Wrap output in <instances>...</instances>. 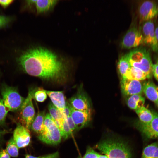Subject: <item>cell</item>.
<instances>
[{
	"mask_svg": "<svg viewBox=\"0 0 158 158\" xmlns=\"http://www.w3.org/2000/svg\"><path fill=\"white\" fill-rule=\"evenodd\" d=\"M6 150L10 156L17 157L19 154L18 148L13 137H12L7 143Z\"/></svg>",
	"mask_w": 158,
	"mask_h": 158,
	"instance_id": "cell-25",
	"label": "cell"
},
{
	"mask_svg": "<svg viewBox=\"0 0 158 158\" xmlns=\"http://www.w3.org/2000/svg\"><path fill=\"white\" fill-rule=\"evenodd\" d=\"M128 54L130 66L142 71L148 78H150L153 64L149 52L145 48H139L132 50Z\"/></svg>",
	"mask_w": 158,
	"mask_h": 158,
	"instance_id": "cell-3",
	"label": "cell"
},
{
	"mask_svg": "<svg viewBox=\"0 0 158 158\" xmlns=\"http://www.w3.org/2000/svg\"><path fill=\"white\" fill-rule=\"evenodd\" d=\"M69 105L74 109L81 111H91L90 104L86 95L79 91L69 100Z\"/></svg>",
	"mask_w": 158,
	"mask_h": 158,
	"instance_id": "cell-12",
	"label": "cell"
},
{
	"mask_svg": "<svg viewBox=\"0 0 158 158\" xmlns=\"http://www.w3.org/2000/svg\"><path fill=\"white\" fill-rule=\"evenodd\" d=\"M138 14L140 24L152 20L158 14V5L154 2L145 1L139 5Z\"/></svg>",
	"mask_w": 158,
	"mask_h": 158,
	"instance_id": "cell-9",
	"label": "cell"
},
{
	"mask_svg": "<svg viewBox=\"0 0 158 158\" xmlns=\"http://www.w3.org/2000/svg\"><path fill=\"white\" fill-rule=\"evenodd\" d=\"M155 36L158 44V25H157L155 28Z\"/></svg>",
	"mask_w": 158,
	"mask_h": 158,
	"instance_id": "cell-35",
	"label": "cell"
},
{
	"mask_svg": "<svg viewBox=\"0 0 158 158\" xmlns=\"http://www.w3.org/2000/svg\"><path fill=\"white\" fill-rule=\"evenodd\" d=\"M17 61L25 72L43 80L61 82L67 75L68 68L65 61L44 47H37L26 50Z\"/></svg>",
	"mask_w": 158,
	"mask_h": 158,
	"instance_id": "cell-1",
	"label": "cell"
},
{
	"mask_svg": "<svg viewBox=\"0 0 158 158\" xmlns=\"http://www.w3.org/2000/svg\"><path fill=\"white\" fill-rule=\"evenodd\" d=\"M35 99L37 101L39 102L44 101L47 97V95L45 90L40 88L34 94Z\"/></svg>",
	"mask_w": 158,
	"mask_h": 158,
	"instance_id": "cell-27",
	"label": "cell"
},
{
	"mask_svg": "<svg viewBox=\"0 0 158 158\" xmlns=\"http://www.w3.org/2000/svg\"><path fill=\"white\" fill-rule=\"evenodd\" d=\"M30 92L19 111V123L29 129L34 119L35 110L32 102V95Z\"/></svg>",
	"mask_w": 158,
	"mask_h": 158,
	"instance_id": "cell-7",
	"label": "cell"
},
{
	"mask_svg": "<svg viewBox=\"0 0 158 158\" xmlns=\"http://www.w3.org/2000/svg\"><path fill=\"white\" fill-rule=\"evenodd\" d=\"M140 30L143 37V43L149 46L154 51H158V44L155 35V26L152 20L142 23Z\"/></svg>",
	"mask_w": 158,
	"mask_h": 158,
	"instance_id": "cell-8",
	"label": "cell"
},
{
	"mask_svg": "<svg viewBox=\"0 0 158 158\" xmlns=\"http://www.w3.org/2000/svg\"><path fill=\"white\" fill-rule=\"evenodd\" d=\"M120 85L121 92L126 96L141 95L143 92L142 85L140 81L121 78Z\"/></svg>",
	"mask_w": 158,
	"mask_h": 158,
	"instance_id": "cell-10",
	"label": "cell"
},
{
	"mask_svg": "<svg viewBox=\"0 0 158 158\" xmlns=\"http://www.w3.org/2000/svg\"><path fill=\"white\" fill-rule=\"evenodd\" d=\"M140 122L143 124L150 123L154 117V114L144 106L135 110Z\"/></svg>",
	"mask_w": 158,
	"mask_h": 158,
	"instance_id": "cell-22",
	"label": "cell"
},
{
	"mask_svg": "<svg viewBox=\"0 0 158 158\" xmlns=\"http://www.w3.org/2000/svg\"><path fill=\"white\" fill-rule=\"evenodd\" d=\"M8 111L4 105L2 99L0 97V125L4 124Z\"/></svg>",
	"mask_w": 158,
	"mask_h": 158,
	"instance_id": "cell-26",
	"label": "cell"
},
{
	"mask_svg": "<svg viewBox=\"0 0 158 158\" xmlns=\"http://www.w3.org/2000/svg\"><path fill=\"white\" fill-rule=\"evenodd\" d=\"M45 115L44 111L38 112L31 125L30 127L32 129L39 134L43 130Z\"/></svg>",
	"mask_w": 158,
	"mask_h": 158,
	"instance_id": "cell-21",
	"label": "cell"
},
{
	"mask_svg": "<svg viewBox=\"0 0 158 158\" xmlns=\"http://www.w3.org/2000/svg\"><path fill=\"white\" fill-rule=\"evenodd\" d=\"M99 158H108V157L105 155L99 154Z\"/></svg>",
	"mask_w": 158,
	"mask_h": 158,
	"instance_id": "cell-37",
	"label": "cell"
},
{
	"mask_svg": "<svg viewBox=\"0 0 158 158\" xmlns=\"http://www.w3.org/2000/svg\"><path fill=\"white\" fill-rule=\"evenodd\" d=\"M126 102L128 107L135 110L143 106L145 99L141 95L136 94L128 96L126 99Z\"/></svg>",
	"mask_w": 158,
	"mask_h": 158,
	"instance_id": "cell-17",
	"label": "cell"
},
{
	"mask_svg": "<svg viewBox=\"0 0 158 158\" xmlns=\"http://www.w3.org/2000/svg\"><path fill=\"white\" fill-rule=\"evenodd\" d=\"M156 64L157 65H158V59L157 60V61H156Z\"/></svg>",
	"mask_w": 158,
	"mask_h": 158,
	"instance_id": "cell-39",
	"label": "cell"
},
{
	"mask_svg": "<svg viewBox=\"0 0 158 158\" xmlns=\"http://www.w3.org/2000/svg\"><path fill=\"white\" fill-rule=\"evenodd\" d=\"M59 157V153L58 152H56L45 155L35 157L30 155H26L25 158H58Z\"/></svg>",
	"mask_w": 158,
	"mask_h": 158,
	"instance_id": "cell-30",
	"label": "cell"
},
{
	"mask_svg": "<svg viewBox=\"0 0 158 158\" xmlns=\"http://www.w3.org/2000/svg\"><path fill=\"white\" fill-rule=\"evenodd\" d=\"M130 67L128 53L121 56L118 62L117 67L122 78H124Z\"/></svg>",
	"mask_w": 158,
	"mask_h": 158,
	"instance_id": "cell-23",
	"label": "cell"
},
{
	"mask_svg": "<svg viewBox=\"0 0 158 158\" xmlns=\"http://www.w3.org/2000/svg\"><path fill=\"white\" fill-rule=\"evenodd\" d=\"M45 91L51 99L52 104L63 113L66 103L63 92Z\"/></svg>",
	"mask_w": 158,
	"mask_h": 158,
	"instance_id": "cell-15",
	"label": "cell"
},
{
	"mask_svg": "<svg viewBox=\"0 0 158 158\" xmlns=\"http://www.w3.org/2000/svg\"><path fill=\"white\" fill-rule=\"evenodd\" d=\"M97 147L108 158H131L128 146L122 141L112 139H106L99 143Z\"/></svg>",
	"mask_w": 158,
	"mask_h": 158,
	"instance_id": "cell-2",
	"label": "cell"
},
{
	"mask_svg": "<svg viewBox=\"0 0 158 158\" xmlns=\"http://www.w3.org/2000/svg\"><path fill=\"white\" fill-rule=\"evenodd\" d=\"M0 158H10L6 149H2L0 151Z\"/></svg>",
	"mask_w": 158,
	"mask_h": 158,
	"instance_id": "cell-34",
	"label": "cell"
},
{
	"mask_svg": "<svg viewBox=\"0 0 158 158\" xmlns=\"http://www.w3.org/2000/svg\"><path fill=\"white\" fill-rule=\"evenodd\" d=\"M13 1L12 0H0V5L4 8H6Z\"/></svg>",
	"mask_w": 158,
	"mask_h": 158,
	"instance_id": "cell-32",
	"label": "cell"
},
{
	"mask_svg": "<svg viewBox=\"0 0 158 158\" xmlns=\"http://www.w3.org/2000/svg\"><path fill=\"white\" fill-rule=\"evenodd\" d=\"M62 135L60 131L49 114L45 115L44 126L42 132L39 134L38 138L47 144L56 145L61 142Z\"/></svg>",
	"mask_w": 158,
	"mask_h": 158,
	"instance_id": "cell-5",
	"label": "cell"
},
{
	"mask_svg": "<svg viewBox=\"0 0 158 158\" xmlns=\"http://www.w3.org/2000/svg\"><path fill=\"white\" fill-rule=\"evenodd\" d=\"M8 131L6 130H0V142L2 136L7 133Z\"/></svg>",
	"mask_w": 158,
	"mask_h": 158,
	"instance_id": "cell-36",
	"label": "cell"
},
{
	"mask_svg": "<svg viewBox=\"0 0 158 158\" xmlns=\"http://www.w3.org/2000/svg\"><path fill=\"white\" fill-rule=\"evenodd\" d=\"M156 104V105L157 106V107H158V100L157 101V102L155 103Z\"/></svg>",
	"mask_w": 158,
	"mask_h": 158,
	"instance_id": "cell-38",
	"label": "cell"
},
{
	"mask_svg": "<svg viewBox=\"0 0 158 158\" xmlns=\"http://www.w3.org/2000/svg\"><path fill=\"white\" fill-rule=\"evenodd\" d=\"M49 115L59 127V130L62 123L66 118L63 113L50 103L48 106Z\"/></svg>",
	"mask_w": 158,
	"mask_h": 158,
	"instance_id": "cell-18",
	"label": "cell"
},
{
	"mask_svg": "<svg viewBox=\"0 0 158 158\" xmlns=\"http://www.w3.org/2000/svg\"><path fill=\"white\" fill-rule=\"evenodd\" d=\"M58 1L54 0H36L35 6L37 13L40 14L48 11L54 6Z\"/></svg>",
	"mask_w": 158,
	"mask_h": 158,
	"instance_id": "cell-19",
	"label": "cell"
},
{
	"mask_svg": "<svg viewBox=\"0 0 158 158\" xmlns=\"http://www.w3.org/2000/svg\"><path fill=\"white\" fill-rule=\"evenodd\" d=\"M13 138L18 148L26 147L30 141L29 129L19 123L14 131Z\"/></svg>",
	"mask_w": 158,
	"mask_h": 158,
	"instance_id": "cell-11",
	"label": "cell"
},
{
	"mask_svg": "<svg viewBox=\"0 0 158 158\" xmlns=\"http://www.w3.org/2000/svg\"><path fill=\"white\" fill-rule=\"evenodd\" d=\"M11 18L10 17L0 15V28L7 26L11 22Z\"/></svg>",
	"mask_w": 158,
	"mask_h": 158,
	"instance_id": "cell-29",
	"label": "cell"
},
{
	"mask_svg": "<svg viewBox=\"0 0 158 158\" xmlns=\"http://www.w3.org/2000/svg\"><path fill=\"white\" fill-rule=\"evenodd\" d=\"M141 158H158V143H154L146 146Z\"/></svg>",
	"mask_w": 158,
	"mask_h": 158,
	"instance_id": "cell-24",
	"label": "cell"
},
{
	"mask_svg": "<svg viewBox=\"0 0 158 158\" xmlns=\"http://www.w3.org/2000/svg\"><path fill=\"white\" fill-rule=\"evenodd\" d=\"M66 120L68 125L72 133L77 130L75 125L70 116L66 118Z\"/></svg>",
	"mask_w": 158,
	"mask_h": 158,
	"instance_id": "cell-31",
	"label": "cell"
},
{
	"mask_svg": "<svg viewBox=\"0 0 158 158\" xmlns=\"http://www.w3.org/2000/svg\"><path fill=\"white\" fill-rule=\"evenodd\" d=\"M143 43V37L140 29L134 25L130 26L123 37L120 46L128 49L138 46Z\"/></svg>",
	"mask_w": 158,
	"mask_h": 158,
	"instance_id": "cell-6",
	"label": "cell"
},
{
	"mask_svg": "<svg viewBox=\"0 0 158 158\" xmlns=\"http://www.w3.org/2000/svg\"><path fill=\"white\" fill-rule=\"evenodd\" d=\"M152 73L155 78L158 81V65L156 64L153 65Z\"/></svg>",
	"mask_w": 158,
	"mask_h": 158,
	"instance_id": "cell-33",
	"label": "cell"
},
{
	"mask_svg": "<svg viewBox=\"0 0 158 158\" xmlns=\"http://www.w3.org/2000/svg\"><path fill=\"white\" fill-rule=\"evenodd\" d=\"M1 92L4 105L9 111L16 112L20 110L26 99L20 95L16 87L3 84Z\"/></svg>",
	"mask_w": 158,
	"mask_h": 158,
	"instance_id": "cell-4",
	"label": "cell"
},
{
	"mask_svg": "<svg viewBox=\"0 0 158 158\" xmlns=\"http://www.w3.org/2000/svg\"><path fill=\"white\" fill-rule=\"evenodd\" d=\"M143 92L150 100L156 103L158 100V87L152 81H148L142 85Z\"/></svg>",
	"mask_w": 158,
	"mask_h": 158,
	"instance_id": "cell-16",
	"label": "cell"
},
{
	"mask_svg": "<svg viewBox=\"0 0 158 158\" xmlns=\"http://www.w3.org/2000/svg\"><path fill=\"white\" fill-rule=\"evenodd\" d=\"M153 114V118L150 123L143 124L140 122L139 126L140 131L150 139L158 138V114Z\"/></svg>",
	"mask_w": 158,
	"mask_h": 158,
	"instance_id": "cell-14",
	"label": "cell"
},
{
	"mask_svg": "<svg viewBox=\"0 0 158 158\" xmlns=\"http://www.w3.org/2000/svg\"><path fill=\"white\" fill-rule=\"evenodd\" d=\"M70 106L71 108L70 116L74 123L77 129L82 128L90 121L91 118V111L78 110Z\"/></svg>",
	"mask_w": 158,
	"mask_h": 158,
	"instance_id": "cell-13",
	"label": "cell"
},
{
	"mask_svg": "<svg viewBox=\"0 0 158 158\" xmlns=\"http://www.w3.org/2000/svg\"><path fill=\"white\" fill-rule=\"evenodd\" d=\"M99 154L91 147H88L84 155L81 158H99Z\"/></svg>",
	"mask_w": 158,
	"mask_h": 158,
	"instance_id": "cell-28",
	"label": "cell"
},
{
	"mask_svg": "<svg viewBox=\"0 0 158 158\" xmlns=\"http://www.w3.org/2000/svg\"><path fill=\"white\" fill-rule=\"evenodd\" d=\"M124 78L140 81L148 78L147 75L142 71L131 66L127 71Z\"/></svg>",
	"mask_w": 158,
	"mask_h": 158,
	"instance_id": "cell-20",
	"label": "cell"
}]
</instances>
